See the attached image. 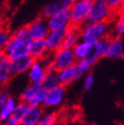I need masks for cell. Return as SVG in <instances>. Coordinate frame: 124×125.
<instances>
[{"label":"cell","mask_w":124,"mask_h":125,"mask_svg":"<svg viewBox=\"0 0 124 125\" xmlns=\"http://www.w3.org/2000/svg\"><path fill=\"white\" fill-rule=\"evenodd\" d=\"M11 97L9 92L7 90H1L0 92V106H3Z\"/></svg>","instance_id":"34"},{"label":"cell","mask_w":124,"mask_h":125,"mask_svg":"<svg viewBox=\"0 0 124 125\" xmlns=\"http://www.w3.org/2000/svg\"><path fill=\"white\" fill-rule=\"evenodd\" d=\"M29 108H30V106H29V104L27 102H24V101L19 100V102H18L16 108H15V111H14L13 116L11 117V119H13L15 122L18 123L20 125L21 122H22V120L24 119L25 115L27 114Z\"/></svg>","instance_id":"24"},{"label":"cell","mask_w":124,"mask_h":125,"mask_svg":"<svg viewBox=\"0 0 124 125\" xmlns=\"http://www.w3.org/2000/svg\"><path fill=\"white\" fill-rule=\"evenodd\" d=\"M42 89L43 87L39 83H28L20 93V100L28 103Z\"/></svg>","instance_id":"21"},{"label":"cell","mask_w":124,"mask_h":125,"mask_svg":"<svg viewBox=\"0 0 124 125\" xmlns=\"http://www.w3.org/2000/svg\"><path fill=\"white\" fill-rule=\"evenodd\" d=\"M10 62L11 60L1 53L0 55V83L2 85L7 84L13 77L10 69Z\"/></svg>","instance_id":"15"},{"label":"cell","mask_w":124,"mask_h":125,"mask_svg":"<svg viewBox=\"0 0 124 125\" xmlns=\"http://www.w3.org/2000/svg\"><path fill=\"white\" fill-rule=\"evenodd\" d=\"M106 2L115 12L124 6V0H106Z\"/></svg>","instance_id":"32"},{"label":"cell","mask_w":124,"mask_h":125,"mask_svg":"<svg viewBox=\"0 0 124 125\" xmlns=\"http://www.w3.org/2000/svg\"><path fill=\"white\" fill-rule=\"evenodd\" d=\"M11 38H12V33H10L8 30H2L1 33H0V48L3 49Z\"/></svg>","instance_id":"31"},{"label":"cell","mask_w":124,"mask_h":125,"mask_svg":"<svg viewBox=\"0 0 124 125\" xmlns=\"http://www.w3.org/2000/svg\"><path fill=\"white\" fill-rule=\"evenodd\" d=\"M66 89L64 85H59L54 89L47 91V95L44 102V107L46 108H57L65 100Z\"/></svg>","instance_id":"9"},{"label":"cell","mask_w":124,"mask_h":125,"mask_svg":"<svg viewBox=\"0 0 124 125\" xmlns=\"http://www.w3.org/2000/svg\"><path fill=\"white\" fill-rule=\"evenodd\" d=\"M92 46H93V44L81 40L72 48L76 60H85L86 57L88 56V54L92 50Z\"/></svg>","instance_id":"22"},{"label":"cell","mask_w":124,"mask_h":125,"mask_svg":"<svg viewBox=\"0 0 124 125\" xmlns=\"http://www.w3.org/2000/svg\"><path fill=\"white\" fill-rule=\"evenodd\" d=\"M106 58L109 60H119L124 58V42L121 39L112 38Z\"/></svg>","instance_id":"17"},{"label":"cell","mask_w":124,"mask_h":125,"mask_svg":"<svg viewBox=\"0 0 124 125\" xmlns=\"http://www.w3.org/2000/svg\"><path fill=\"white\" fill-rule=\"evenodd\" d=\"M34 59L31 57L30 55L11 61L10 62V69H11V73L12 75L15 76H19L21 74L27 73L30 70V68L32 67L33 62H34Z\"/></svg>","instance_id":"12"},{"label":"cell","mask_w":124,"mask_h":125,"mask_svg":"<svg viewBox=\"0 0 124 125\" xmlns=\"http://www.w3.org/2000/svg\"><path fill=\"white\" fill-rule=\"evenodd\" d=\"M18 102L19 100L16 97L11 96L3 106H0V120H1V122H5L9 120L13 116V113Z\"/></svg>","instance_id":"18"},{"label":"cell","mask_w":124,"mask_h":125,"mask_svg":"<svg viewBox=\"0 0 124 125\" xmlns=\"http://www.w3.org/2000/svg\"><path fill=\"white\" fill-rule=\"evenodd\" d=\"M54 55L55 53H51V52H48L47 54H46L42 59H40L42 62H43V64L45 66H47L48 68L53 65V62H54Z\"/></svg>","instance_id":"33"},{"label":"cell","mask_w":124,"mask_h":125,"mask_svg":"<svg viewBox=\"0 0 124 125\" xmlns=\"http://www.w3.org/2000/svg\"><path fill=\"white\" fill-rule=\"evenodd\" d=\"M84 1H88V2H93L94 0H84Z\"/></svg>","instance_id":"37"},{"label":"cell","mask_w":124,"mask_h":125,"mask_svg":"<svg viewBox=\"0 0 124 125\" xmlns=\"http://www.w3.org/2000/svg\"><path fill=\"white\" fill-rule=\"evenodd\" d=\"M82 40L81 36V28L80 27H75V26H71L67 29L66 36L64 39V44H63V48H69L72 49L73 47Z\"/></svg>","instance_id":"14"},{"label":"cell","mask_w":124,"mask_h":125,"mask_svg":"<svg viewBox=\"0 0 124 125\" xmlns=\"http://www.w3.org/2000/svg\"><path fill=\"white\" fill-rule=\"evenodd\" d=\"M28 29V37L30 40H45L47 35L50 32V28L48 25V20L43 16H40L30 22L27 25Z\"/></svg>","instance_id":"6"},{"label":"cell","mask_w":124,"mask_h":125,"mask_svg":"<svg viewBox=\"0 0 124 125\" xmlns=\"http://www.w3.org/2000/svg\"><path fill=\"white\" fill-rule=\"evenodd\" d=\"M44 114L43 107H30L21 122V125H38Z\"/></svg>","instance_id":"16"},{"label":"cell","mask_w":124,"mask_h":125,"mask_svg":"<svg viewBox=\"0 0 124 125\" xmlns=\"http://www.w3.org/2000/svg\"><path fill=\"white\" fill-rule=\"evenodd\" d=\"M77 62L73 50L69 48H62L58 50L54 55V62L48 70L50 72H59L60 70H64L70 68Z\"/></svg>","instance_id":"4"},{"label":"cell","mask_w":124,"mask_h":125,"mask_svg":"<svg viewBox=\"0 0 124 125\" xmlns=\"http://www.w3.org/2000/svg\"><path fill=\"white\" fill-rule=\"evenodd\" d=\"M49 70L48 67L43 64L41 60H35L32 67L27 73V80L29 83H39L41 84L47 75Z\"/></svg>","instance_id":"7"},{"label":"cell","mask_w":124,"mask_h":125,"mask_svg":"<svg viewBox=\"0 0 124 125\" xmlns=\"http://www.w3.org/2000/svg\"><path fill=\"white\" fill-rule=\"evenodd\" d=\"M31 42L32 40L30 39L17 40L12 37L4 48L1 49V53H3L11 61L26 57L30 55Z\"/></svg>","instance_id":"3"},{"label":"cell","mask_w":124,"mask_h":125,"mask_svg":"<svg viewBox=\"0 0 124 125\" xmlns=\"http://www.w3.org/2000/svg\"><path fill=\"white\" fill-rule=\"evenodd\" d=\"M90 125H98V124H95V123H93V124H90Z\"/></svg>","instance_id":"38"},{"label":"cell","mask_w":124,"mask_h":125,"mask_svg":"<svg viewBox=\"0 0 124 125\" xmlns=\"http://www.w3.org/2000/svg\"><path fill=\"white\" fill-rule=\"evenodd\" d=\"M44 90L49 91L51 89H54L55 87L61 85L59 77H58V72H48L47 75L44 79L43 83H41Z\"/></svg>","instance_id":"23"},{"label":"cell","mask_w":124,"mask_h":125,"mask_svg":"<svg viewBox=\"0 0 124 125\" xmlns=\"http://www.w3.org/2000/svg\"><path fill=\"white\" fill-rule=\"evenodd\" d=\"M46 95H47V91L42 89L38 94H36L32 99L28 102L29 106L30 107H43L45 99H46Z\"/></svg>","instance_id":"27"},{"label":"cell","mask_w":124,"mask_h":125,"mask_svg":"<svg viewBox=\"0 0 124 125\" xmlns=\"http://www.w3.org/2000/svg\"><path fill=\"white\" fill-rule=\"evenodd\" d=\"M2 125H19L18 123H16L13 119H9V120H7V121H5V122H2Z\"/></svg>","instance_id":"36"},{"label":"cell","mask_w":124,"mask_h":125,"mask_svg":"<svg viewBox=\"0 0 124 125\" xmlns=\"http://www.w3.org/2000/svg\"><path fill=\"white\" fill-rule=\"evenodd\" d=\"M111 41H112V37L109 36V37L103 38V39L95 42L93 44V46H92V51L95 53V55L99 59L106 58V55H107L108 50H109Z\"/></svg>","instance_id":"20"},{"label":"cell","mask_w":124,"mask_h":125,"mask_svg":"<svg viewBox=\"0 0 124 125\" xmlns=\"http://www.w3.org/2000/svg\"><path fill=\"white\" fill-rule=\"evenodd\" d=\"M67 29L62 30H50L49 34L45 38L47 49L51 53H56L60 50L64 44V39L66 36Z\"/></svg>","instance_id":"8"},{"label":"cell","mask_w":124,"mask_h":125,"mask_svg":"<svg viewBox=\"0 0 124 125\" xmlns=\"http://www.w3.org/2000/svg\"><path fill=\"white\" fill-rule=\"evenodd\" d=\"M91 2L84 0H76L74 4L70 8L71 23L72 26L82 27L87 21V16L90 10Z\"/></svg>","instance_id":"5"},{"label":"cell","mask_w":124,"mask_h":125,"mask_svg":"<svg viewBox=\"0 0 124 125\" xmlns=\"http://www.w3.org/2000/svg\"><path fill=\"white\" fill-rule=\"evenodd\" d=\"M116 16L118 17L119 20L124 21V6H123L122 8H120V9L116 12Z\"/></svg>","instance_id":"35"},{"label":"cell","mask_w":124,"mask_h":125,"mask_svg":"<svg viewBox=\"0 0 124 125\" xmlns=\"http://www.w3.org/2000/svg\"><path fill=\"white\" fill-rule=\"evenodd\" d=\"M116 12L108 5L106 0H94L91 2L86 22H106L110 21Z\"/></svg>","instance_id":"2"},{"label":"cell","mask_w":124,"mask_h":125,"mask_svg":"<svg viewBox=\"0 0 124 125\" xmlns=\"http://www.w3.org/2000/svg\"><path fill=\"white\" fill-rule=\"evenodd\" d=\"M58 77H59L61 85H64V86L70 85L71 83H74L75 81L80 80L75 65H73L70 68L64 69V70H60L58 72Z\"/></svg>","instance_id":"13"},{"label":"cell","mask_w":124,"mask_h":125,"mask_svg":"<svg viewBox=\"0 0 124 125\" xmlns=\"http://www.w3.org/2000/svg\"><path fill=\"white\" fill-rule=\"evenodd\" d=\"M75 68L77 70V73H79L80 79L84 77L86 74L89 73L92 65L90 62H88L86 60H77V62H75Z\"/></svg>","instance_id":"25"},{"label":"cell","mask_w":124,"mask_h":125,"mask_svg":"<svg viewBox=\"0 0 124 125\" xmlns=\"http://www.w3.org/2000/svg\"><path fill=\"white\" fill-rule=\"evenodd\" d=\"M94 83H95V77L92 73H89L88 74H86L83 77V89L84 90H86V91L90 90L93 87Z\"/></svg>","instance_id":"29"},{"label":"cell","mask_w":124,"mask_h":125,"mask_svg":"<svg viewBox=\"0 0 124 125\" xmlns=\"http://www.w3.org/2000/svg\"><path fill=\"white\" fill-rule=\"evenodd\" d=\"M76 0H56L48 5H46L42 11V16L45 18H50L53 15L65 10H70V8L74 4Z\"/></svg>","instance_id":"10"},{"label":"cell","mask_w":124,"mask_h":125,"mask_svg":"<svg viewBox=\"0 0 124 125\" xmlns=\"http://www.w3.org/2000/svg\"><path fill=\"white\" fill-rule=\"evenodd\" d=\"M49 51L46 46L45 40H34L31 42V48H30V56L34 60L42 59Z\"/></svg>","instance_id":"19"},{"label":"cell","mask_w":124,"mask_h":125,"mask_svg":"<svg viewBox=\"0 0 124 125\" xmlns=\"http://www.w3.org/2000/svg\"><path fill=\"white\" fill-rule=\"evenodd\" d=\"M48 20V25L50 30H62V29H68L72 26L71 23V16H70V11L65 10L61 11L50 18Z\"/></svg>","instance_id":"11"},{"label":"cell","mask_w":124,"mask_h":125,"mask_svg":"<svg viewBox=\"0 0 124 125\" xmlns=\"http://www.w3.org/2000/svg\"><path fill=\"white\" fill-rule=\"evenodd\" d=\"M20 125H21V124H20Z\"/></svg>","instance_id":"39"},{"label":"cell","mask_w":124,"mask_h":125,"mask_svg":"<svg viewBox=\"0 0 124 125\" xmlns=\"http://www.w3.org/2000/svg\"><path fill=\"white\" fill-rule=\"evenodd\" d=\"M111 25L106 22H86L81 27L82 40L94 44L95 42L111 35Z\"/></svg>","instance_id":"1"},{"label":"cell","mask_w":124,"mask_h":125,"mask_svg":"<svg viewBox=\"0 0 124 125\" xmlns=\"http://www.w3.org/2000/svg\"><path fill=\"white\" fill-rule=\"evenodd\" d=\"M55 124H56L55 115L51 112H46L38 125H55Z\"/></svg>","instance_id":"30"},{"label":"cell","mask_w":124,"mask_h":125,"mask_svg":"<svg viewBox=\"0 0 124 125\" xmlns=\"http://www.w3.org/2000/svg\"><path fill=\"white\" fill-rule=\"evenodd\" d=\"M12 37L17 39V40H25V39H29L28 37V29H27V26H23V27H20L18 29H16L12 32Z\"/></svg>","instance_id":"28"},{"label":"cell","mask_w":124,"mask_h":125,"mask_svg":"<svg viewBox=\"0 0 124 125\" xmlns=\"http://www.w3.org/2000/svg\"><path fill=\"white\" fill-rule=\"evenodd\" d=\"M112 38L114 39H121L124 36V21L117 19L112 28H111V35Z\"/></svg>","instance_id":"26"}]
</instances>
